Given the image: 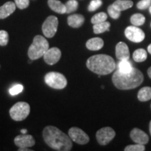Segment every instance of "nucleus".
Segmentation results:
<instances>
[{
    "label": "nucleus",
    "mask_w": 151,
    "mask_h": 151,
    "mask_svg": "<svg viewBox=\"0 0 151 151\" xmlns=\"http://www.w3.org/2000/svg\"><path fill=\"white\" fill-rule=\"evenodd\" d=\"M43 137L46 144L55 150L69 151L72 148V142L69 136L54 126L49 125L45 127Z\"/></svg>",
    "instance_id": "1"
},
{
    "label": "nucleus",
    "mask_w": 151,
    "mask_h": 151,
    "mask_svg": "<svg viewBox=\"0 0 151 151\" xmlns=\"http://www.w3.org/2000/svg\"><path fill=\"white\" fill-rule=\"evenodd\" d=\"M143 74L137 68L131 72L124 73L119 70L115 71L112 76L113 83L119 90H131L137 88L143 81Z\"/></svg>",
    "instance_id": "2"
},
{
    "label": "nucleus",
    "mask_w": 151,
    "mask_h": 151,
    "mask_svg": "<svg viewBox=\"0 0 151 151\" xmlns=\"http://www.w3.org/2000/svg\"><path fill=\"white\" fill-rule=\"evenodd\" d=\"M86 66L90 71L98 75H107L116 69L114 60L107 55L100 54L90 57L86 62Z\"/></svg>",
    "instance_id": "3"
},
{
    "label": "nucleus",
    "mask_w": 151,
    "mask_h": 151,
    "mask_svg": "<svg viewBox=\"0 0 151 151\" xmlns=\"http://www.w3.org/2000/svg\"><path fill=\"white\" fill-rule=\"evenodd\" d=\"M49 49V43L44 37L41 35L35 36L33 42L28 49V56L29 59L35 60L43 57Z\"/></svg>",
    "instance_id": "4"
},
{
    "label": "nucleus",
    "mask_w": 151,
    "mask_h": 151,
    "mask_svg": "<svg viewBox=\"0 0 151 151\" xmlns=\"http://www.w3.org/2000/svg\"><path fill=\"white\" fill-rule=\"evenodd\" d=\"M30 112L29 104L24 101L17 102L9 111L11 118L15 121H22L27 118Z\"/></svg>",
    "instance_id": "5"
},
{
    "label": "nucleus",
    "mask_w": 151,
    "mask_h": 151,
    "mask_svg": "<svg viewBox=\"0 0 151 151\" xmlns=\"http://www.w3.org/2000/svg\"><path fill=\"white\" fill-rule=\"evenodd\" d=\"M46 83L54 89H63L67 86V81L65 76L58 72H49L45 76Z\"/></svg>",
    "instance_id": "6"
},
{
    "label": "nucleus",
    "mask_w": 151,
    "mask_h": 151,
    "mask_svg": "<svg viewBox=\"0 0 151 151\" xmlns=\"http://www.w3.org/2000/svg\"><path fill=\"white\" fill-rule=\"evenodd\" d=\"M58 27V19L56 16H50L46 19L42 24V32L47 38L53 37Z\"/></svg>",
    "instance_id": "7"
},
{
    "label": "nucleus",
    "mask_w": 151,
    "mask_h": 151,
    "mask_svg": "<svg viewBox=\"0 0 151 151\" xmlns=\"http://www.w3.org/2000/svg\"><path fill=\"white\" fill-rule=\"evenodd\" d=\"M116 137V132L110 127H103L98 130L96 134L97 142L101 146H105L110 143Z\"/></svg>",
    "instance_id": "8"
},
{
    "label": "nucleus",
    "mask_w": 151,
    "mask_h": 151,
    "mask_svg": "<svg viewBox=\"0 0 151 151\" xmlns=\"http://www.w3.org/2000/svg\"><path fill=\"white\" fill-rule=\"evenodd\" d=\"M124 35L127 39L134 43H140L145 39V33L137 26H129L124 30Z\"/></svg>",
    "instance_id": "9"
},
{
    "label": "nucleus",
    "mask_w": 151,
    "mask_h": 151,
    "mask_svg": "<svg viewBox=\"0 0 151 151\" xmlns=\"http://www.w3.org/2000/svg\"><path fill=\"white\" fill-rule=\"evenodd\" d=\"M69 136L73 141L78 144L84 145L89 142L90 138L88 135L80 128L73 127L69 130Z\"/></svg>",
    "instance_id": "10"
},
{
    "label": "nucleus",
    "mask_w": 151,
    "mask_h": 151,
    "mask_svg": "<svg viewBox=\"0 0 151 151\" xmlns=\"http://www.w3.org/2000/svg\"><path fill=\"white\" fill-rule=\"evenodd\" d=\"M14 143L19 148H29L35 146V140L32 136L28 135L27 134H22L15 138Z\"/></svg>",
    "instance_id": "11"
},
{
    "label": "nucleus",
    "mask_w": 151,
    "mask_h": 151,
    "mask_svg": "<svg viewBox=\"0 0 151 151\" xmlns=\"http://www.w3.org/2000/svg\"><path fill=\"white\" fill-rule=\"evenodd\" d=\"M61 50L57 47L49 48L43 55V59L46 63L49 65H53L59 61L61 58Z\"/></svg>",
    "instance_id": "12"
},
{
    "label": "nucleus",
    "mask_w": 151,
    "mask_h": 151,
    "mask_svg": "<svg viewBox=\"0 0 151 151\" xmlns=\"http://www.w3.org/2000/svg\"><path fill=\"white\" fill-rule=\"evenodd\" d=\"M130 137L134 142L146 145L148 143L149 137L146 133L140 129L134 128L130 132Z\"/></svg>",
    "instance_id": "13"
},
{
    "label": "nucleus",
    "mask_w": 151,
    "mask_h": 151,
    "mask_svg": "<svg viewBox=\"0 0 151 151\" xmlns=\"http://www.w3.org/2000/svg\"><path fill=\"white\" fill-rule=\"evenodd\" d=\"M116 56L117 59L119 60L129 59V50L127 45L125 43L120 41L116 45Z\"/></svg>",
    "instance_id": "14"
},
{
    "label": "nucleus",
    "mask_w": 151,
    "mask_h": 151,
    "mask_svg": "<svg viewBox=\"0 0 151 151\" xmlns=\"http://www.w3.org/2000/svg\"><path fill=\"white\" fill-rule=\"evenodd\" d=\"M16 5L13 1H7L0 6V19H5L16 11Z\"/></svg>",
    "instance_id": "15"
},
{
    "label": "nucleus",
    "mask_w": 151,
    "mask_h": 151,
    "mask_svg": "<svg viewBox=\"0 0 151 151\" xmlns=\"http://www.w3.org/2000/svg\"><path fill=\"white\" fill-rule=\"evenodd\" d=\"M85 18L81 14H73L67 18V23L73 28L80 27L84 23Z\"/></svg>",
    "instance_id": "16"
},
{
    "label": "nucleus",
    "mask_w": 151,
    "mask_h": 151,
    "mask_svg": "<svg viewBox=\"0 0 151 151\" xmlns=\"http://www.w3.org/2000/svg\"><path fill=\"white\" fill-rule=\"evenodd\" d=\"M48 4L51 10L58 14H64L67 12L65 4H62L59 0H48Z\"/></svg>",
    "instance_id": "17"
},
{
    "label": "nucleus",
    "mask_w": 151,
    "mask_h": 151,
    "mask_svg": "<svg viewBox=\"0 0 151 151\" xmlns=\"http://www.w3.org/2000/svg\"><path fill=\"white\" fill-rule=\"evenodd\" d=\"M104 41L102 39L95 37L90 39L86 42V47L90 50H99L103 48Z\"/></svg>",
    "instance_id": "18"
},
{
    "label": "nucleus",
    "mask_w": 151,
    "mask_h": 151,
    "mask_svg": "<svg viewBox=\"0 0 151 151\" xmlns=\"http://www.w3.org/2000/svg\"><path fill=\"white\" fill-rule=\"evenodd\" d=\"M113 6L120 11H125L133 6V1L131 0H117L113 4Z\"/></svg>",
    "instance_id": "19"
},
{
    "label": "nucleus",
    "mask_w": 151,
    "mask_h": 151,
    "mask_svg": "<svg viewBox=\"0 0 151 151\" xmlns=\"http://www.w3.org/2000/svg\"><path fill=\"white\" fill-rule=\"evenodd\" d=\"M138 99L140 101H147L151 99V88L143 87L139 90L137 95Z\"/></svg>",
    "instance_id": "20"
},
{
    "label": "nucleus",
    "mask_w": 151,
    "mask_h": 151,
    "mask_svg": "<svg viewBox=\"0 0 151 151\" xmlns=\"http://www.w3.org/2000/svg\"><path fill=\"white\" fill-rule=\"evenodd\" d=\"M111 24L109 22L104 21L100 23L95 24L93 25V30L94 34H101L104 32H108L110 30Z\"/></svg>",
    "instance_id": "21"
},
{
    "label": "nucleus",
    "mask_w": 151,
    "mask_h": 151,
    "mask_svg": "<svg viewBox=\"0 0 151 151\" xmlns=\"http://www.w3.org/2000/svg\"><path fill=\"white\" fill-rule=\"evenodd\" d=\"M118 70L120 72L124 73H127L131 72L132 69H133V67H132L131 62L129 61V60H120L118 62Z\"/></svg>",
    "instance_id": "22"
},
{
    "label": "nucleus",
    "mask_w": 151,
    "mask_h": 151,
    "mask_svg": "<svg viewBox=\"0 0 151 151\" xmlns=\"http://www.w3.org/2000/svg\"><path fill=\"white\" fill-rule=\"evenodd\" d=\"M133 59L137 62H144L147 59L148 54L144 49L139 48L133 52Z\"/></svg>",
    "instance_id": "23"
},
{
    "label": "nucleus",
    "mask_w": 151,
    "mask_h": 151,
    "mask_svg": "<svg viewBox=\"0 0 151 151\" xmlns=\"http://www.w3.org/2000/svg\"><path fill=\"white\" fill-rule=\"evenodd\" d=\"M130 21L133 25L139 27V26L143 25L144 24L145 21H146V18L142 14H135L133 16H132L131 18H130Z\"/></svg>",
    "instance_id": "24"
},
{
    "label": "nucleus",
    "mask_w": 151,
    "mask_h": 151,
    "mask_svg": "<svg viewBox=\"0 0 151 151\" xmlns=\"http://www.w3.org/2000/svg\"><path fill=\"white\" fill-rule=\"evenodd\" d=\"M65 6L66 9H67L66 14H71V13L74 12L78 9V2L76 0H69L65 4Z\"/></svg>",
    "instance_id": "25"
},
{
    "label": "nucleus",
    "mask_w": 151,
    "mask_h": 151,
    "mask_svg": "<svg viewBox=\"0 0 151 151\" xmlns=\"http://www.w3.org/2000/svg\"><path fill=\"white\" fill-rule=\"evenodd\" d=\"M106 19L107 15L104 12H100L92 16V18H91V22L93 24H98L100 23V22L106 21Z\"/></svg>",
    "instance_id": "26"
},
{
    "label": "nucleus",
    "mask_w": 151,
    "mask_h": 151,
    "mask_svg": "<svg viewBox=\"0 0 151 151\" xmlns=\"http://www.w3.org/2000/svg\"><path fill=\"white\" fill-rule=\"evenodd\" d=\"M108 13L111 18L113 19H118L120 18L121 11L118 10L116 8L113 6V4H111L108 7Z\"/></svg>",
    "instance_id": "27"
},
{
    "label": "nucleus",
    "mask_w": 151,
    "mask_h": 151,
    "mask_svg": "<svg viewBox=\"0 0 151 151\" xmlns=\"http://www.w3.org/2000/svg\"><path fill=\"white\" fill-rule=\"evenodd\" d=\"M146 150L145 145L137 143L134 145H129L124 148L125 151H144Z\"/></svg>",
    "instance_id": "28"
},
{
    "label": "nucleus",
    "mask_w": 151,
    "mask_h": 151,
    "mask_svg": "<svg viewBox=\"0 0 151 151\" xmlns=\"http://www.w3.org/2000/svg\"><path fill=\"white\" fill-rule=\"evenodd\" d=\"M9 42V34L5 30H0V46H5Z\"/></svg>",
    "instance_id": "29"
},
{
    "label": "nucleus",
    "mask_w": 151,
    "mask_h": 151,
    "mask_svg": "<svg viewBox=\"0 0 151 151\" xmlns=\"http://www.w3.org/2000/svg\"><path fill=\"white\" fill-rule=\"evenodd\" d=\"M102 5V1L101 0H92L90 1L89 6H88V11H96Z\"/></svg>",
    "instance_id": "30"
},
{
    "label": "nucleus",
    "mask_w": 151,
    "mask_h": 151,
    "mask_svg": "<svg viewBox=\"0 0 151 151\" xmlns=\"http://www.w3.org/2000/svg\"><path fill=\"white\" fill-rule=\"evenodd\" d=\"M22 90H23V86L20 84H17L11 87L9 89V93H10L11 95L15 96L22 92Z\"/></svg>",
    "instance_id": "31"
},
{
    "label": "nucleus",
    "mask_w": 151,
    "mask_h": 151,
    "mask_svg": "<svg viewBox=\"0 0 151 151\" xmlns=\"http://www.w3.org/2000/svg\"><path fill=\"white\" fill-rule=\"evenodd\" d=\"M151 6V0H141L137 3V6L139 9L143 10L149 8Z\"/></svg>",
    "instance_id": "32"
},
{
    "label": "nucleus",
    "mask_w": 151,
    "mask_h": 151,
    "mask_svg": "<svg viewBox=\"0 0 151 151\" xmlns=\"http://www.w3.org/2000/svg\"><path fill=\"white\" fill-rule=\"evenodd\" d=\"M16 6L20 9L27 8L29 5V0H15Z\"/></svg>",
    "instance_id": "33"
},
{
    "label": "nucleus",
    "mask_w": 151,
    "mask_h": 151,
    "mask_svg": "<svg viewBox=\"0 0 151 151\" xmlns=\"http://www.w3.org/2000/svg\"><path fill=\"white\" fill-rule=\"evenodd\" d=\"M31 151L32 150H30V149H27V148H19L18 149V151Z\"/></svg>",
    "instance_id": "34"
},
{
    "label": "nucleus",
    "mask_w": 151,
    "mask_h": 151,
    "mask_svg": "<svg viewBox=\"0 0 151 151\" xmlns=\"http://www.w3.org/2000/svg\"><path fill=\"white\" fill-rule=\"evenodd\" d=\"M148 76L151 78V67L150 68H148Z\"/></svg>",
    "instance_id": "35"
},
{
    "label": "nucleus",
    "mask_w": 151,
    "mask_h": 151,
    "mask_svg": "<svg viewBox=\"0 0 151 151\" xmlns=\"http://www.w3.org/2000/svg\"><path fill=\"white\" fill-rule=\"evenodd\" d=\"M20 132H21L22 134H27V130L26 129H22L20 130Z\"/></svg>",
    "instance_id": "36"
},
{
    "label": "nucleus",
    "mask_w": 151,
    "mask_h": 151,
    "mask_svg": "<svg viewBox=\"0 0 151 151\" xmlns=\"http://www.w3.org/2000/svg\"><path fill=\"white\" fill-rule=\"evenodd\" d=\"M148 51L149 53L151 55V43L150 45H149L148 47Z\"/></svg>",
    "instance_id": "37"
},
{
    "label": "nucleus",
    "mask_w": 151,
    "mask_h": 151,
    "mask_svg": "<svg viewBox=\"0 0 151 151\" xmlns=\"http://www.w3.org/2000/svg\"><path fill=\"white\" fill-rule=\"evenodd\" d=\"M149 130H150V135H151V120H150V127H149Z\"/></svg>",
    "instance_id": "38"
},
{
    "label": "nucleus",
    "mask_w": 151,
    "mask_h": 151,
    "mask_svg": "<svg viewBox=\"0 0 151 151\" xmlns=\"http://www.w3.org/2000/svg\"><path fill=\"white\" fill-rule=\"evenodd\" d=\"M149 11H150V14H151V6L150 7H149Z\"/></svg>",
    "instance_id": "39"
},
{
    "label": "nucleus",
    "mask_w": 151,
    "mask_h": 151,
    "mask_svg": "<svg viewBox=\"0 0 151 151\" xmlns=\"http://www.w3.org/2000/svg\"><path fill=\"white\" fill-rule=\"evenodd\" d=\"M150 25H151V24H150Z\"/></svg>",
    "instance_id": "40"
}]
</instances>
